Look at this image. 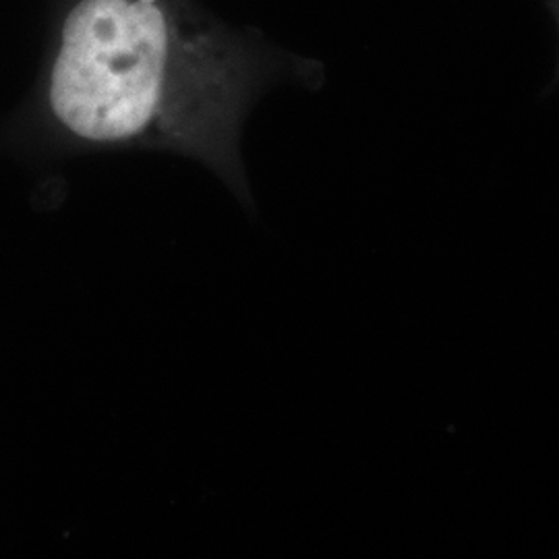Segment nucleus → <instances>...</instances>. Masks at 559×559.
<instances>
[{"label": "nucleus", "mask_w": 559, "mask_h": 559, "mask_svg": "<svg viewBox=\"0 0 559 559\" xmlns=\"http://www.w3.org/2000/svg\"><path fill=\"white\" fill-rule=\"evenodd\" d=\"M261 83L251 55L180 0H75L44 102L69 140L175 150L242 191L237 138Z\"/></svg>", "instance_id": "obj_1"}]
</instances>
